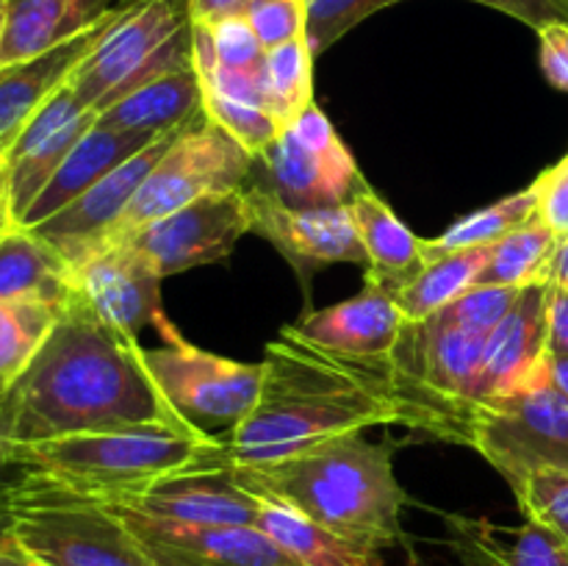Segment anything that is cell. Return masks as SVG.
Returning <instances> with one entry per match:
<instances>
[{
    "label": "cell",
    "mask_w": 568,
    "mask_h": 566,
    "mask_svg": "<svg viewBox=\"0 0 568 566\" xmlns=\"http://www.w3.org/2000/svg\"><path fill=\"white\" fill-rule=\"evenodd\" d=\"M397 300L377 283L366 281L364 292L322 311H308L292 325L308 342L353 358H383L394 350L405 327Z\"/></svg>",
    "instance_id": "cell-20"
},
{
    "label": "cell",
    "mask_w": 568,
    "mask_h": 566,
    "mask_svg": "<svg viewBox=\"0 0 568 566\" xmlns=\"http://www.w3.org/2000/svg\"><path fill=\"white\" fill-rule=\"evenodd\" d=\"M560 242L564 239L536 216L494 244L491 259L483 266L475 286H527V283L549 281V264Z\"/></svg>",
    "instance_id": "cell-32"
},
{
    "label": "cell",
    "mask_w": 568,
    "mask_h": 566,
    "mask_svg": "<svg viewBox=\"0 0 568 566\" xmlns=\"http://www.w3.org/2000/svg\"><path fill=\"white\" fill-rule=\"evenodd\" d=\"M541 39V70L547 81L560 92H568V42L566 26L547 28L538 33Z\"/></svg>",
    "instance_id": "cell-41"
},
{
    "label": "cell",
    "mask_w": 568,
    "mask_h": 566,
    "mask_svg": "<svg viewBox=\"0 0 568 566\" xmlns=\"http://www.w3.org/2000/svg\"><path fill=\"white\" fill-rule=\"evenodd\" d=\"M98 122V111L83 105L70 83L59 89L28 125L17 133L14 142L3 150L9 164L11 194H14L17 220L26 216L33 200L42 194L50 178L59 172L67 155L87 137Z\"/></svg>",
    "instance_id": "cell-18"
},
{
    "label": "cell",
    "mask_w": 568,
    "mask_h": 566,
    "mask_svg": "<svg viewBox=\"0 0 568 566\" xmlns=\"http://www.w3.org/2000/svg\"><path fill=\"white\" fill-rule=\"evenodd\" d=\"M11 533V499H0V538Z\"/></svg>",
    "instance_id": "cell-49"
},
{
    "label": "cell",
    "mask_w": 568,
    "mask_h": 566,
    "mask_svg": "<svg viewBox=\"0 0 568 566\" xmlns=\"http://www.w3.org/2000/svg\"><path fill=\"white\" fill-rule=\"evenodd\" d=\"M164 347L144 350V361L161 394L186 425L225 438L242 425L258 403L261 364L222 358L194 347L164 314L153 322Z\"/></svg>",
    "instance_id": "cell-10"
},
{
    "label": "cell",
    "mask_w": 568,
    "mask_h": 566,
    "mask_svg": "<svg viewBox=\"0 0 568 566\" xmlns=\"http://www.w3.org/2000/svg\"><path fill=\"white\" fill-rule=\"evenodd\" d=\"M192 64L189 0H120L114 20L67 83L100 117L144 83Z\"/></svg>",
    "instance_id": "cell-6"
},
{
    "label": "cell",
    "mask_w": 568,
    "mask_h": 566,
    "mask_svg": "<svg viewBox=\"0 0 568 566\" xmlns=\"http://www.w3.org/2000/svg\"><path fill=\"white\" fill-rule=\"evenodd\" d=\"M109 505H125L144 516L178 522V525L255 527L264 499L250 494L236 481V469L222 449L209 458L181 466V469L148 483L131 497Z\"/></svg>",
    "instance_id": "cell-13"
},
{
    "label": "cell",
    "mask_w": 568,
    "mask_h": 566,
    "mask_svg": "<svg viewBox=\"0 0 568 566\" xmlns=\"http://www.w3.org/2000/svg\"><path fill=\"white\" fill-rule=\"evenodd\" d=\"M549 281L521 286L514 309L486 342L480 372V405L525 388L547 358Z\"/></svg>",
    "instance_id": "cell-19"
},
{
    "label": "cell",
    "mask_w": 568,
    "mask_h": 566,
    "mask_svg": "<svg viewBox=\"0 0 568 566\" xmlns=\"http://www.w3.org/2000/svg\"><path fill=\"white\" fill-rule=\"evenodd\" d=\"M549 281L560 283V286L568 289V239H564L555 253L552 264H549Z\"/></svg>",
    "instance_id": "cell-47"
},
{
    "label": "cell",
    "mask_w": 568,
    "mask_h": 566,
    "mask_svg": "<svg viewBox=\"0 0 568 566\" xmlns=\"http://www.w3.org/2000/svg\"><path fill=\"white\" fill-rule=\"evenodd\" d=\"M250 233L264 236L311 286L316 272L331 264L369 266L349 205L333 209H288L266 192L244 186Z\"/></svg>",
    "instance_id": "cell-14"
},
{
    "label": "cell",
    "mask_w": 568,
    "mask_h": 566,
    "mask_svg": "<svg viewBox=\"0 0 568 566\" xmlns=\"http://www.w3.org/2000/svg\"><path fill=\"white\" fill-rule=\"evenodd\" d=\"M183 128H175V131L155 139V142L148 144L142 153L128 159L125 164L116 166L114 172H109L103 181H98L92 189H87L81 198H75L70 205L55 211L53 216H48L44 222L33 225L31 231L37 233V236H42L50 247L59 250V253L64 255L67 264H75V261L83 259L89 250L98 247V244L103 242L105 233H109L111 228L116 225V220L125 214L133 194L139 192L144 178L153 172V166L159 164V159L170 150V144L175 142L178 133H181Z\"/></svg>",
    "instance_id": "cell-15"
},
{
    "label": "cell",
    "mask_w": 568,
    "mask_h": 566,
    "mask_svg": "<svg viewBox=\"0 0 568 566\" xmlns=\"http://www.w3.org/2000/svg\"><path fill=\"white\" fill-rule=\"evenodd\" d=\"M197 111H203V83L197 70L170 72L144 83L98 117L100 125L133 133H166L183 128Z\"/></svg>",
    "instance_id": "cell-26"
},
{
    "label": "cell",
    "mask_w": 568,
    "mask_h": 566,
    "mask_svg": "<svg viewBox=\"0 0 568 566\" xmlns=\"http://www.w3.org/2000/svg\"><path fill=\"white\" fill-rule=\"evenodd\" d=\"M255 527L266 533L294 566H383L375 549L358 547L308 516L266 499Z\"/></svg>",
    "instance_id": "cell-27"
},
{
    "label": "cell",
    "mask_w": 568,
    "mask_h": 566,
    "mask_svg": "<svg viewBox=\"0 0 568 566\" xmlns=\"http://www.w3.org/2000/svg\"><path fill=\"white\" fill-rule=\"evenodd\" d=\"M244 233H250V214L244 186H239L194 200L116 244L131 247L155 275L166 277L225 261Z\"/></svg>",
    "instance_id": "cell-12"
},
{
    "label": "cell",
    "mask_w": 568,
    "mask_h": 566,
    "mask_svg": "<svg viewBox=\"0 0 568 566\" xmlns=\"http://www.w3.org/2000/svg\"><path fill=\"white\" fill-rule=\"evenodd\" d=\"M6 3H9V0H0V37H3V26H6Z\"/></svg>",
    "instance_id": "cell-51"
},
{
    "label": "cell",
    "mask_w": 568,
    "mask_h": 566,
    "mask_svg": "<svg viewBox=\"0 0 568 566\" xmlns=\"http://www.w3.org/2000/svg\"><path fill=\"white\" fill-rule=\"evenodd\" d=\"M536 189L527 186L521 189V192L497 200V203L488 205V209H480L475 211V214L464 216V220H458L455 225H449L442 236L422 239V253H425V261H433L442 259V255L447 253H458V250L488 247V244L503 242L508 233L527 225V222L536 220Z\"/></svg>",
    "instance_id": "cell-31"
},
{
    "label": "cell",
    "mask_w": 568,
    "mask_h": 566,
    "mask_svg": "<svg viewBox=\"0 0 568 566\" xmlns=\"http://www.w3.org/2000/svg\"><path fill=\"white\" fill-rule=\"evenodd\" d=\"M394 447L361 433L327 438L275 464L236 466V481L266 503L308 516L358 547L403 544L408 494L394 475Z\"/></svg>",
    "instance_id": "cell-3"
},
{
    "label": "cell",
    "mask_w": 568,
    "mask_h": 566,
    "mask_svg": "<svg viewBox=\"0 0 568 566\" xmlns=\"http://www.w3.org/2000/svg\"><path fill=\"white\" fill-rule=\"evenodd\" d=\"M22 472H17L14 466L6 461V447L0 444V499H11V492H14V486L20 483Z\"/></svg>",
    "instance_id": "cell-46"
},
{
    "label": "cell",
    "mask_w": 568,
    "mask_h": 566,
    "mask_svg": "<svg viewBox=\"0 0 568 566\" xmlns=\"http://www.w3.org/2000/svg\"><path fill=\"white\" fill-rule=\"evenodd\" d=\"M203 109L211 117V122L231 133L247 153L258 155L270 148L283 131L281 122L270 114V111L258 109V105L242 103V100L225 98L216 92H203Z\"/></svg>",
    "instance_id": "cell-34"
},
{
    "label": "cell",
    "mask_w": 568,
    "mask_h": 566,
    "mask_svg": "<svg viewBox=\"0 0 568 566\" xmlns=\"http://www.w3.org/2000/svg\"><path fill=\"white\" fill-rule=\"evenodd\" d=\"M349 211H353L366 259H369L366 281L377 283L383 292L397 297L425 270L427 261L422 253V239L408 231V225L394 214L392 205L377 198L375 189L355 198L349 203Z\"/></svg>",
    "instance_id": "cell-25"
},
{
    "label": "cell",
    "mask_w": 568,
    "mask_h": 566,
    "mask_svg": "<svg viewBox=\"0 0 568 566\" xmlns=\"http://www.w3.org/2000/svg\"><path fill=\"white\" fill-rule=\"evenodd\" d=\"M314 59L308 39H294L264 53L261 75H264L270 114L288 128L311 103H314Z\"/></svg>",
    "instance_id": "cell-33"
},
{
    "label": "cell",
    "mask_w": 568,
    "mask_h": 566,
    "mask_svg": "<svg viewBox=\"0 0 568 566\" xmlns=\"http://www.w3.org/2000/svg\"><path fill=\"white\" fill-rule=\"evenodd\" d=\"M491 250L494 244H488V247L458 250V253H447L442 259L427 261L425 270L394 297L399 311L405 314V320H427V316L438 314L444 305L458 300L460 294L475 289L483 266L491 259Z\"/></svg>",
    "instance_id": "cell-30"
},
{
    "label": "cell",
    "mask_w": 568,
    "mask_h": 566,
    "mask_svg": "<svg viewBox=\"0 0 568 566\" xmlns=\"http://www.w3.org/2000/svg\"><path fill=\"white\" fill-rule=\"evenodd\" d=\"M133 533L155 566H294L258 527H194L105 505Z\"/></svg>",
    "instance_id": "cell-16"
},
{
    "label": "cell",
    "mask_w": 568,
    "mask_h": 566,
    "mask_svg": "<svg viewBox=\"0 0 568 566\" xmlns=\"http://www.w3.org/2000/svg\"><path fill=\"white\" fill-rule=\"evenodd\" d=\"M519 292L521 286H475L433 316H442V320L469 327V331L491 333L514 309Z\"/></svg>",
    "instance_id": "cell-37"
},
{
    "label": "cell",
    "mask_w": 568,
    "mask_h": 566,
    "mask_svg": "<svg viewBox=\"0 0 568 566\" xmlns=\"http://www.w3.org/2000/svg\"><path fill=\"white\" fill-rule=\"evenodd\" d=\"M116 9H120V3H116ZM116 9L92 31L81 33L78 39L39 55V59L0 67V150L9 148L17 133L28 125V120L70 81L72 70L98 44L109 22L114 20Z\"/></svg>",
    "instance_id": "cell-23"
},
{
    "label": "cell",
    "mask_w": 568,
    "mask_h": 566,
    "mask_svg": "<svg viewBox=\"0 0 568 566\" xmlns=\"http://www.w3.org/2000/svg\"><path fill=\"white\" fill-rule=\"evenodd\" d=\"M488 336L491 333L469 331L442 316L405 322L388 353L403 427L471 447Z\"/></svg>",
    "instance_id": "cell-5"
},
{
    "label": "cell",
    "mask_w": 568,
    "mask_h": 566,
    "mask_svg": "<svg viewBox=\"0 0 568 566\" xmlns=\"http://www.w3.org/2000/svg\"><path fill=\"white\" fill-rule=\"evenodd\" d=\"M3 566H44V564H39V560H33L31 555H26V553H22V547H20V553H17V555H11V558L6 560Z\"/></svg>",
    "instance_id": "cell-50"
},
{
    "label": "cell",
    "mask_w": 568,
    "mask_h": 566,
    "mask_svg": "<svg viewBox=\"0 0 568 566\" xmlns=\"http://www.w3.org/2000/svg\"><path fill=\"white\" fill-rule=\"evenodd\" d=\"M471 449L483 455L514 492L538 469H568V400L544 366L519 392L480 405Z\"/></svg>",
    "instance_id": "cell-11"
},
{
    "label": "cell",
    "mask_w": 568,
    "mask_h": 566,
    "mask_svg": "<svg viewBox=\"0 0 568 566\" xmlns=\"http://www.w3.org/2000/svg\"><path fill=\"white\" fill-rule=\"evenodd\" d=\"M133 425H186L153 381L136 336L75 292L14 386L0 397V444H33Z\"/></svg>",
    "instance_id": "cell-1"
},
{
    "label": "cell",
    "mask_w": 568,
    "mask_h": 566,
    "mask_svg": "<svg viewBox=\"0 0 568 566\" xmlns=\"http://www.w3.org/2000/svg\"><path fill=\"white\" fill-rule=\"evenodd\" d=\"M532 189L538 198V220L560 239H568V155L544 170L532 181Z\"/></svg>",
    "instance_id": "cell-39"
},
{
    "label": "cell",
    "mask_w": 568,
    "mask_h": 566,
    "mask_svg": "<svg viewBox=\"0 0 568 566\" xmlns=\"http://www.w3.org/2000/svg\"><path fill=\"white\" fill-rule=\"evenodd\" d=\"M258 0H189L192 9V22H214L222 17L244 14Z\"/></svg>",
    "instance_id": "cell-43"
},
{
    "label": "cell",
    "mask_w": 568,
    "mask_h": 566,
    "mask_svg": "<svg viewBox=\"0 0 568 566\" xmlns=\"http://www.w3.org/2000/svg\"><path fill=\"white\" fill-rule=\"evenodd\" d=\"M70 300V297H67ZM67 300L11 297L0 300V397L14 386L33 355L50 336Z\"/></svg>",
    "instance_id": "cell-29"
},
{
    "label": "cell",
    "mask_w": 568,
    "mask_h": 566,
    "mask_svg": "<svg viewBox=\"0 0 568 566\" xmlns=\"http://www.w3.org/2000/svg\"><path fill=\"white\" fill-rule=\"evenodd\" d=\"M253 164L255 155L247 153L216 122H211V117L203 109L178 133L170 150L161 155L159 164L153 166V172L144 178L139 192L133 194L125 214L116 220V225L105 233L98 247L122 242L139 228L150 225L161 216L175 214L178 209L194 203V200L244 186L250 172H253Z\"/></svg>",
    "instance_id": "cell-8"
},
{
    "label": "cell",
    "mask_w": 568,
    "mask_h": 566,
    "mask_svg": "<svg viewBox=\"0 0 568 566\" xmlns=\"http://www.w3.org/2000/svg\"><path fill=\"white\" fill-rule=\"evenodd\" d=\"M547 353L568 355V289L555 281L547 292Z\"/></svg>",
    "instance_id": "cell-42"
},
{
    "label": "cell",
    "mask_w": 568,
    "mask_h": 566,
    "mask_svg": "<svg viewBox=\"0 0 568 566\" xmlns=\"http://www.w3.org/2000/svg\"><path fill=\"white\" fill-rule=\"evenodd\" d=\"M161 281L131 247L105 244L70 264V286L100 320L139 336L161 311Z\"/></svg>",
    "instance_id": "cell-17"
},
{
    "label": "cell",
    "mask_w": 568,
    "mask_h": 566,
    "mask_svg": "<svg viewBox=\"0 0 568 566\" xmlns=\"http://www.w3.org/2000/svg\"><path fill=\"white\" fill-rule=\"evenodd\" d=\"M397 3L403 0H305V11H308L305 39H308L311 53H325L366 17Z\"/></svg>",
    "instance_id": "cell-35"
},
{
    "label": "cell",
    "mask_w": 568,
    "mask_h": 566,
    "mask_svg": "<svg viewBox=\"0 0 568 566\" xmlns=\"http://www.w3.org/2000/svg\"><path fill=\"white\" fill-rule=\"evenodd\" d=\"M244 186L266 192L288 209L349 205L372 189L333 122L314 103L255 155Z\"/></svg>",
    "instance_id": "cell-9"
},
{
    "label": "cell",
    "mask_w": 568,
    "mask_h": 566,
    "mask_svg": "<svg viewBox=\"0 0 568 566\" xmlns=\"http://www.w3.org/2000/svg\"><path fill=\"white\" fill-rule=\"evenodd\" d=\"M544 372H547L549 383L568 400V355L547 353V358H544Z\"/></svg>",
    "instance_id": "cell-45"
},
{
    "label": "cell",
    "mask_w": 568,
    "mask_h": 566,
    "mask_svg": "<svg viewBox=\"0 0 568 566\" xmlns=\"http://www.w3.org/2000/svg\"><path fill=\"white\" fill-rule=\"evenodd\" d=\"M444 525L460 566H568L566 538L536 522L508 527L483 516L444 514Z\"/></svg>",
    "instance_id": "cell-21"
},
{
    "label": "cell",
    "mask_w": 568,
    "mask_h": 566,
    "mask_svg": "<svg viewBox=\"0 0 568 566\" xmlns=\"http://www.w3.org/2000/svg\"><path fill=\"white\" fill-rule=\"evenodd\" d=\"M70 294V264L31 228L20 225L0 242V300H67Z\"/></svg>",
    "instance_id": "cell-28"
},
{
    "label": "cell",
    "mask_w": 568,
    "mask_h": 566,
    "mask_svg": "<svg viewBox=\"0 0 568 566\" xmlns=\"http://www.w3.org/2000/svg\"><path fill=\"white\" fill-rule=\"evenodd\" d=\"M244 17L264 50L303 39L305 22H308L305 0H258L244 11Z\"/></svg>",
    "instance_id": "cell-38"
},
{
    "label": "cell",
    "mask_w": 568,
    "mask_h": 566,
    "mask_svg": "<svg viewBox=\"0 0 568 566\" xmlns=\"http://www.w3.org/2000/svg\"><path fill=\"white\" fill-rule=\"evenodd\" d=\"M17 228H20V220H17L14 194H11L9 164H6V153L0 150V242Z\"/></svg>",
    "instance_id": "cell-44"
},
{
    "label": "cell",
    "mask_w": 568,
    "mask_h": 566,
    "mask_svg": "<svg viewBox=\"0 0 568 566\" xmlns=\"http://www.w3.org/2000/svg\"><path fill=\"white\" fill-rule=\"evenodd\" d=\"M516 494L527 522L549 527L568 542V469H538Z\"/></svg>",
    "instance_id": "cell-36"
},
{
    "label": "cell",
    "mask_w": 568,
    "mask_h": 566,
    "mask_svg": "<svg viewBox=\"0 0 568 566\" xmlns=\"http://www.w3.org/2000/svg\"><path fill=\"white\" fill-rule=\"evenodd\" d=\"M17 553H20V544L14 542V536H11V533H9V536L0 538V566H3L6 560H9L11 555H17Z\"/></svg>",
    "instance_id": "cell-48"
},
{
    "label": "cell",
    "mask_w": 568,
    "mask_h": 566,
    "mask_svg": "<svg viewBox=\"0 0 568 566\" xmlns=\"http://www.w3.org/2000/svg\"><path fill=\"white\" fill-rule=\"evenodd\" d=\"M159 137H164V133L114 131V128H105L100 125V122H94L92 131L72 148V153L67 155L64 164L59 166V172L50 178V183L42 189V194L33 200L31 209H28L26 216L20 220V225L33 228L39 225V222L48 220V216H53L55 211H61L64 205H70L72 200L81 198V194L87 192V189H92L94 183L103 181V178L109 175V172H114L116 166H122L128 159L142 153V150L148 148V144H153Z\"/></svg>",
    "instance_id": "cell-24"
},
{
    "label": "cell",
    "mask_w": 568,
    "mask_h": 566,
    "mask_svg": "<svg viewBox=\"0 0 568 566\" xmlns=\"http://www.w3.org/2000/svg\"><path fill=\"white\" fill-rule=\"evenodd\" d=\"M525 22L536 33L555 26H568V0H475Z\"/></svg>",
    "instance_id": "cell-40"
},
{
    "label": "cell",
    "mask_w": 568,
    "mask_h": 566,
    "mask_svg": "<svg viewBox=\"0 0 568 566\" xmlns=\"http://www.w3.org/2000/svg\"><path fill=\"white\" fill-rule=\"evenodd\" d=\"M222 449L225 438L192 425H133L50 442L9 444L6 461L22 472V481L109 505Z\"/></svg>",
    "instance_id": "cell-4"
},
{
    "label": "cell",
    "mask_w": 568,
    "mask_h": 566,
    "mask_svg": "<svg viewBox=\"0 0 568 566\" xmlns=\"http://www.w3.org/2000/svg\"><path fill=\"white\" fill-rule=\"evenodd\" d=\"M11 536L44 566H155L114 511L22 477L11 492Z\"/></svg>",
    "instance_id": "cell-7"
},
{
    "label": "cell",
    "mask_w": 568,
    "mask_h": 566,
    "mask_svg": "<svg viewBox=\"0 0 568 566\" xmlns=\"http://www.w3.org/2000/svg\"><path fill=\"white\" fill-rule=\"evenodd\" d=\"M375 425H403L388 355L333 353L288 325L266 344L258 403L225 438V458L236 466L275 464Z\"/></svg>",
    "instance_id": "cell-2"
},
{
    "label": "cell",
    "mask_w": 568,
    "mask_h": 566,
    "mask_svg": "<svg viewBox=\"0 0 568 566\" xmlns=\"http://www.w3.org/2000/svg\"><path fill=\"white\" fill-rule=\"evenodd\" d=\"M114 9V0H9L0 67L39 59L72 42L100 26Z\"/></svg>",
    "instance_id": "cell-22"
}]
</instances>
